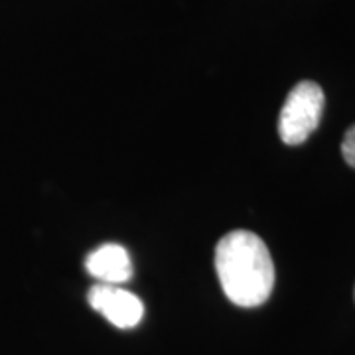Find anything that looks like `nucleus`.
Here are the masks:
<instances>
[{
  "label": "nucleus",
  "mask_w": 355,
  "mask_h": 355,
  "mask_svg": "<svg viewBox=\"0 0 355 355\" xmlns=\"http://www.w3.org/2000/svg\"><path fill=\"white\" fill-rule=\"evenodd\" d=\"M216 270L221 291L233 304H265L275 288V265L265 241L251 231H231L216 247Z\"/></svg>",
  "instance_id": "obj_1"
},
{
  "label": "nucleus",
  "mask_w": 355,
  "mask_h": 355,
  "mask_svg": "<svg viewBox=\"0 0 355 355\" xmlns=\"http://www.w3.org/2000/svg\"><path fill=\"white\" fill-rule=\"evenodd\" d=\"M324 91L314 81L294 85L282 105L279 116V135L284 144H302L320 125L324 113Z\"/></svg>",
  "instance_id": "obj_2"
},
{
  "label": "nucleus",
  "mask_w": 355,
  "mask_h": 355,
  "mask_svg": "<svg viewBox=\"0 0 355 355\" xmlns=\"http://www.w3.org/2000/svg\"><path fill=\"white\" fill-rule=\"evenodd\" d=\"M87 300L95 312L107 318L114 328L132 330L144 318V304L137 294L121 288L119 284H93L87 292Z\"/></svg>",
  "instance_id": "obj_3"
},
{
  "label": "nucleus",
  "mask_w": 355,
  "mask_h": 355,
  "mask_svg": "<svg viewBox=\"0 0 355 355\" xmlns=\"http://www.w3.org/2000/svg\"><path fill=\"white\" fill-rule=\"evenodd\" d=\"M85 270L103 284H123L132 279V263L123 245L105 243L85 259Z\"/></svg>",
  "instance_id": "obj_4"
},
{
  "label": "nucleus",
  "mask_w": 355,
  "mask_h": 355,
  "mask_svg": "<svg viewBox=\"0 0 355 355\" xmlns=\"http://www.w3.org/2000/svg\"><path fill=\"white\" fill-rule=\"evenodd\" d=\"M342 154L343 160L352 166V168H355V125H352V127L347 128V132H345V137H343Z\"/></svg>",
  "instance_id": "obj_5"
}]
</instances>
